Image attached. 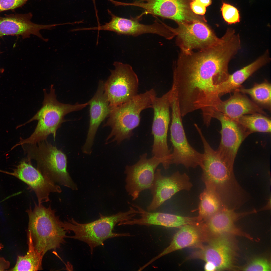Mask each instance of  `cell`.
Instances as JSON below:
<instances>
[{"label":"cell","instance_id":"1","mask_svg":"<svg viewBox=\"0 0 271 271\" xmlns=\"http://www.w3.org/2000/svg\"><path fill=\"white\" fill-rule=\"evenodd\" d=\"M240 49L233 38L224 35L208 48L181 52L173 68L172 84L182 114L200 110L207 116L217 109L222 101L219 88L230 74V61Z\"/></svg>","mask_w":271,"mask_h":271},{"label":"cell","instance_id":"2","mask_svg":"<svg viewBox=\"0 0 271 271\" xmlns=\"http://www.w3.org/2000/svg\"><path fill=\"white\" fill-rule=\"evenodd\" d=\"M197 131L204 148L201 168L203 181L205 184H209L214 188L225 205L235 203L242 197L244 191L235 178L233 166L226 162L217 150L212 148L201 129Z\"/></svg>","mask_w":271,"mask_h":271},{"label":"cell","instance_id":"3","mask_svg":"<svg viewBox=\"0 0 271 271\" xmlns=\"http://www.w3.org/2000/svg\"><path fill=\"white\" fill-rule=\"evenodd\" d=\"M35 204L33 209L30 206L26 211L29 219L28 236L35 249L43 256L48 251L60 248L69 231L62 226L51 205L46 207L42 204Z\"/></svg>","mask_w":271,"mask_h":271},{"label":"cell","instance_id":"4","mask_svg":"<svg viewBox=\"0 0 271 271\" xmlns=\"http://www.w3.org/2000/svg\"><path fill=\"white\" fill-rule=\"evenodd\" d=\"M43 91L44 96L42 107L32 118L22 125L37 120L36 127L29 137L21 139L18 145L36 143L46 140L50 134L55 140L57 130L63 123L67 121L65 116L71 112L81 110L89 105L88 102L71 104L59 102L57 100L53 84L50 86L49 93H47L45 89H44Z\"/></svg>","mask_w":271,"mask_h":271},{"label":"cell","instance_id":"5","mask_svg":"<svg viewBox=\"0 0 271 271\" xmlns=\"http://www.w3.org/2000/svg\"><path fill=\"white\" fill-rule=\"evenodd\" d=\"M139 214L138 210L132 206L126 212H120L110 216L101 214L98 219L84 223L78 222L72 218L61 222L62 226L66 230L72 231L74 235L67 237L78 240L87 244L92 254L96 247L104 244L106 240L118 237L133 236L129 233H118L113 232L115 226L119 223L132 219Z\"/></svg>","mask_w":271,"mask_h":271},{"label":"cell","instance_id":"6","mask_svg":"<svg viewBox=\"0 0 271 271\" xmlns=\"http://www.w3.org/2000/svg\"><path fill=\"white\" fill-rule=\"evenodd\" d=\"M156 97L155 90L151 89L112 108L108 118L103 126L111 129L106 140V144L114 142L119 144L124 140L130 139L133 135V130L139 124L141 112L145 109L152 108Z\"/></svg>","mask_w":271,"mask_h":271},{"label":"cell","instance_id":"7","mask_svg":"<svg viewBox=\"0 0 271 271\" xmlns=\"http://www.w3.org/2000/svg\"><path fill=\"white\" fill-rule=\"evenodd\" d=\"M22 145L28 159L36 161L37 169L43 175L55 183L73 190L77 189L67 170V156L61 150L46 140Z\"/></svg>","mask_w":271,"mask_h":271},{"label":"cell","instance_id":"8","mask_svg":"<svg viewBox=\"0 0 271 271\" xmlns=\"http://www.w3.org/2000/svg\"><path fill=\"white\" fill-rule=\"evenodd\" d=\"M172 121L170 128V140L173 151L171 153V164H181L187 168L202 166L203 154L195 150L190 144L185 135L180 106L176 101L170 105Z\"/></svg>","mask_w":271,"mask_h":271},{"label":"cell","instance_id":"9","mask_svg":"<svg viewBox=\"0 0 271 271\" xmlns=\"http://www.w3.org/2000/svg\"><path fill=\"white\" fill-rule=\"evenodd\" d=\"M114 69L104 84L105 93L111 108L128 101L138 94L139 80L129 64L116 61Z\"/></svg>","mask_w":271,"mask_h":271},{"label":"cell","instance_id":"10","mask_svg":"<svg viewBox=\"0 0 271 271\" xmlns=\"http://www.w3.org/2000/svg\"><path fill=\"white\" fill-rule=\"evenodd\" d=\"M169 91L160 97L156 96L152 108L154 117L152 133L154 137L152 153L153 156L161 159L164 168L171 164V153L167 142V135L170 121Z\"/></svg>","mask_w":271,"mask_h":271},{"label":"cell","instance_id":"11","mask_svg":"<svg viewBox=\"0 0 271 271\" xmlns=\"http://www.w3.org/2000/svg\"><path fill=\"white\" fill-rule=\"evenodd\" d=\"M176 28L168 26L176 37V43L181 52L188 53L201 50L214 44L219 38L206 24L197 19L178 24Z\"/></svg>","mask_w":271,"mask_h":271},{"label":"cell","instance_id":"12","mask_svg":"<svg viewBox=\"0 0 271 271\" xmlns=\"http://www.w3.org/2000/svg\"><path fill=\"white\" fill-rule=\"evenodd\" d=\"M146 153L143 154L136 163L125 168V189L133 200L138 198L142 191L150 189L156 169L163 162L160 159L154 156L148 159Z\"/></svg>","mask_w":271,"mask_h":271},{"label":"cell","instance_id":"13","mask_svg":"<svg viewBox=\"0 0 271 271\" xmlns=\"http://www.w3.org/2000/svg\"><path fill=\"white\" fill-rule=\"evenodd\" d=\"M192 186L188 176L178 171L170 176H163L161 170L157 169L150 190L152 196L151 201L147 206V211L156 210L166 201L182 190H190Z\"/></svg>","mask_w":271,"mask_h":271},{"label":"cell","instance_id":"14","mask_svg":"<svg viewBox=\"0 0 271 271\" xmlns=\"http://www.w3.org/2000/svg\"><path fill=\"white\" fill-rule=\"evenodd\" d=\"M225 235L210 238L208 243L202 246L190 256V259H202L212 263L216 270L231 267L235 255V247L233 241Z\"/></svg>","mask_w":271,"mask_h":271},{"label":"cell","instance_id":"15","mask_svg":"<svg viewBox=\"0 0 271 271\" xmlns=\"http://www.w3.org/2000/svg\"><path fill=\"white\" fill-rule=\"evenodd\" d=\"M108 14L111 16L110 21L104 25L95 27V30L114 32L118 35L137 36L147 33L156 34L166 39L170 40L174 37L172 32L166 25L161 22H155L151 25L140 23L138 19H128L117 16L108 9Z\"/></svg>","mask_w":271,"mask_h":271},{"label":"cell","instance_id":"16","mask_svg":"<svg viewBox=\"0 0 271 271\" xmlns=\"http://www.w3.org/2000/svg\"><path fill=\"white\" fill-rule=\"evenodd\" d=\"M31 160L21 161L12 172L0 170V172L12 175L27 184L35 193L38 204L50 201L51 193H60L59 186L43 175L32 165Z\"/></svg>","mask_w":271,"mask_h":271},{"label":"cell","instance_id":"17","mask_svg":"<svg viewBox=\"0 0 271 271\" xmlns=\"http://www.w3.org/2000/svg\"><path fill=\"white\" fill-rule=\"evenodd\" d=\"M213 118L219 120L221 126V142L217 151L225 161L233 166L238 149L248 135L237 121L220 112H215Z\"/></svg>","mask_w":271,"mask_h":271},{"label":"cell","instance_id":"18","mask_svg":"<svg viewBox=\"0 0 271 271\" xmlns=\"http://www.w3.org/2000/svg\"><path fill=\"white\" fill-rule=\"evenodd\" d=\"M124 6L138 7L144 9L143 14H150L174 20L178 24L196 19L192 18L184 0H139L125 2Z\"/></svg>","mask_w":271,"mask_h":271},{"label":"cell","instance_id":"19","mask_svg":"<svg viewBox=\"0 0 271 271\" xmlns=\"http://www.w3.org/2000/svg\"><path fill=\"white\" fill-rule=\"evenodd\" d=\"M33 16L31 12L24 14H5L0 17V38L6 35L21 36L23 39L28 38L31 35H35L44 41L40 33L43 29L50 30L57 26L56 24L40 25L31 21Z\"/></svg>","mask_w":271,"mask_h":271},{"label":"cell","instance_id":"20","mask_svg":"<svg viewBox=\"0 0 271 271\" xmlns=\"http://www.w3.org/2000/svg\"><path fill=\"white\" fill-rule=\"evenodd\" d=\"M233 209L224 207L202 223L204 231L208 239L227 235H236L251 239L235 224L236 221L241 217L255 213L257 211L237 213Z\"/></svg>","mask_w":271,"mask_h":271},{"label":"cell","instance_id":"21","mask_svg":"<svg viewBox=\"0 0 271 271\" xmlns=\"http://www.w3.org/2000/svg\"><path fill=\"white\" fill-rule=\"evenodd\" d=\"M104 84L103 81H100L96 93L88 102L90 105L89 125L86 139L82 148L83 152L88 154L92 152L95 135L100 125L108 116L111 110L105 92Z\"/></svg>","mask_w":271,"mask_h":271},{"label":"cell","instance_id":"22","mask_svg":"<svg viewBox=\"0 0 271 271\" xmlns=\"http://www.w3.org/2000/svg\"><path fill=\"white\" fill-rule=\"evenodd\" d=\"M131 206L139 212L140 217L126 221L125 225H137L149 226L158 225L166 227H179L188 224L199 223V218L196 217L184 216L160 212L146 211L138 205L131 203Z\"/></svg>","mask_w":271,"mask_h":271},{"label":"cell","instance_id":"23","mask_svg":"<svg viewBox=\"0 0 271 271\" xmlns=\"http://www.w3.org/2000/svg\"><path fill=\"white\" fill-rule=\"evenodd\" d=\"M207 238L201 223L182 226L174 235L169 245L145 265L147 267L162 257L178 250L191 247L199 248Z\"/></svg>","mask_w":271,"mask_h":271},{"label":"cell","instance_id":"24","mask_svg":"<svg viewBox=\"0 0 271 271\" xmlns=\"http://www.w3.org/2000/svg\"><path fill=\"white\" fill-rule=\"evenodd\" d=\"M227 100L222 101L217 111L233 120L237 121L246 115L259 113L266 115L260 106L251 101L238 90Z\"/></svg>","mask_w":271,"mask_h":271},{"label":"cell","instance_id":"25","mask_svg":"<svg viewBox=\"0 0 271 271\" xmlns=\"http://www.w3.org/2000/svg\"><path fill=\"white\" fill-rule=\"evenodd\" d=\"M270 60L269 51L266 50L263 55L251 64L229 74L219 88L218 92L220 97L238 90L249 77Z\"/></svg>","mask_w":271,"mask_h":271},{"label":"cell","instance_id":"26","mask_svg":"<svg viewBox=\"0 0 271 271\" xmlns=\"http://www.w3.org/2000/svg\"><path fill=\"white\" fill-rule=\"evenodd\" d=\"M205 184V187L200 195L198 209V216L202 223L225 207L214 188L208 184Z\"/></svg>","mask_w":271,"mask_h":271},{"label":"cell","instance_id":"27","mask_svg":"<svg viewBox=\"0 0 271 271\" xmlns=\"http://www.w3.org/2000/svg\"><path fill=\"white\" fill-rule=\"evenodd\" d=\"M28 237V249L26 255L18 256L14 266L11 271H37L42 269L43 256L39 253L33 245L30 237Z\"/></svg>","mask_w":271,"mask_h":271},{"label":"cell","instance_id":"28","mask_svg":"<svg viewBox=\"0 0 271 271\" xmlns=\"http://www.w3.org/2000/svg\"><path fill=\"white\" fill-rule=\"evenodd\" d=\"M265 115L255 113L243 115L237 121L249 135L255 132L270 133L271 120Z\"/></svg>","mask_w":271,"mask_h":271},{"label":"cell","instance_id":"29","mask_svg":"<svg viewBox=\"0 0 271 271\" xmlns=\"http://www.w3.org/2000/svg\"><path fill=\"white\" fill-rule=\"evenodd\" d=\"M239 91L244 94L249 95L254 102L270 110L271 106V86L267 81L255 84L249 88L240 87Z\"/></svg>","mask_w":271,"mask_h":271},{"label":"cell","instance_id":"30","mask_svg":"<svg viewBox=\"0 0 271 271\" xmlns=\"http://www.w3.org/2000/svg\"><path fill=\"white\" fill-rule=\"evenodd\" d=\"M221 9L224 19L228 24H234L240 21L239 11L235 7L224 3Z\"/></svg>","mask_w":271,"mask_h":271},{"label":"cell","instance_id":"31","mask_svg":"<svg viewBox=\"0 0 271 271\" xmlns=\"http://www.w3.org/2000/svg\"><path fill=\"white\" fill-rule=\"evenodd\" d=\"M246 271H270L271 265L266 259L263 258L255 259L243 268Z\"/></svg>","mask_w":271,"mask_h":271},{"label":"cell","instance_id":"32","mask_svg":"<svg viewBox=\"0 0 271 271\" xmlns=\"http://www.w3.org/2000/svg\"><path fill=\"white\" fill-rule=\"evenodd\" d=\"M29 0H0V13L21 7Z\"/></svg>","mask_w":271,"mask_h":271},{"label":"cell","instance_id":"33","mask_svg":"<svg viewBox=\"0 0 271 271\" xmlns=\"http://www.w3.org/2000/svg\"><path fill=\"white\" fill-rule=\"evenodd\" d=\"M190 6L191 9L195 14L203 15L206 12V7L200 4L195 0L190 3Z\"/></svg>","mask_w":271,"mask_h":271},{"label":"cell","instance_id":"34","mask_svg":"<svg viewBox=\"0 0 271 271\" xmlns=\"http://www.w3.org/2000/svg\"><path fill=\"white\" fill-rule=\"evenodd\" d=\"M10 266V262L4 258L0 257V270H4L8 268Z\"/></svg>","mask_w":271,"mask_h":271},{"label":"cell","instance_id":"35","mask_svg":"<svg viewBox=\"0 0 271 271\" xmlns=\"http://www.w3.org/2000/svg\"><path fill=\"white\" fill-rule=\"evenodd\" d=\"M205 270L207 271H213L216 270L215 266L212 263L207 262L204 267Z\"/></svg>","mask_w":271,"mask_h":271},{"label":"cell","instance_id":"36","mask_svg":"<svg viewBox=\"0 0 271 271\" xmlns=\"http://www.w3.org/2000/svg\"><path fill=\"white\" fill-rule=\"evenodd\" d=\"M197 2L202 5L207 7L210 5L211 3V0H195Z\"/></svg>","mask_w":271,"mask_h":271},{"label":"cell","instance_id":"37","mask_svg":"<svg viewBox=\"0 0 271 271\" xmlns=\"http://www.w3.org/2000/svg\"><path fill=\"white\" fill-rule=\"evenodd\" d=\"M92 0V1H93V4L94 6V9H95V14H96V17L97 19L98 20V19H99V18L98 17V13H97L98 11H97V9L96 6V5L95 0Z\"/></svg>","mask_w":271,"mask_h":271},{"label":"cell","instance_id":"38","mask_svg":"<svg viewBox=\"0 0 271 271\" xmlns=\"http://www.w3.org/2000/svg\"><path fill=\"white\" fill-rule=\"evenodd\" d=\"M2 53V51H1L0 50V54H1ZM4 71V69L3 68H0V73H3V72Z\"/></svg>","mask_w":271,"mask_h":271},{"label":"cell","instance_id":"39","mask_svg":"<svg viewBox=\"0 0 271 271\" xmlns=\"http://www.w3.org/2000/svg\"><path fill=\"white\" fill-rule=\"evenodd\" d=\"M3 246L1 244H0V250L2 249L3 248Z\"/></svg>","mask_w":271,"mask_h":271}]
</instances>
